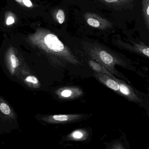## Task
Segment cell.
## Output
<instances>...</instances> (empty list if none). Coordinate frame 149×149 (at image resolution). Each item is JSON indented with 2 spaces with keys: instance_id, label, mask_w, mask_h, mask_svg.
Masks as SVG:
<instances>
[{
  "instance_id": "7",
  "label": "cell",
  "mask_w": 149,
  "mask_h": 149,
  "mask_svg": "<svg viewBox=\"0 0 149 149\" xmlns=\"http://www.w3.org/2000/svg\"><path fill=\"white\" fill-rule=\"evenodd\" d=\"M142 10L144 22L149 32V0L142 1Z\"/></svg>"
},
{
  "instance_id": "14",
  "label": "cell",
  "mask_w": 149,
  "mask_h": 149,
  "mask_svg": "<svg viewBox=\"0 0 149 149\" xmlns=\"http://www.w3.org/2000/svg\"><path fill=\"white\" fill-rule=\"evenodd\" d=\"M72 94V92L70 90H65L61 92V95L63 97L68 98L71 96Z\"/></svg>"
},
{
  "instance_id": "2",
  "label": "cell",
  "mask_w": 149,
  "mask_h": 149,
  "mask_svg": "<svg viewBox=\"0 0 149 149\" xmlns=\"http://www.w3.org/2000/svg\"><path fill=\"white\" fill-rule=\"evenodd\" d=\"M18 129L16 113L8 101L0 96V133L8 134Z\"/></svg>"
},
{
  "instance_id": "13",
  "label": "cell",
  "mask_w": 149,
  "mask_h": 149,
  "mask_svg": "<svg viewBox=\"0 0 149 149\" xmlns=\"http://www.w3.org/2000/svg\"><path fill=\"white\" fill-rule=\"evenodd\" d=\"M87 23L88 24L92 27H99L100 25V23L98 20L93 18H89L87 20Z\"/></svg>"
},
{
  "instance_id": "15",
  "label": "cell",
  "mask_w": 149,
  "mask_h": 149,
  "mask_svg": "<svg viewBox=\"0 0 149 149\" xmlns=\"http://www.w3.org/2000/svg\"><path fill=\"white\" fill-rule=\"evenodd\" d=\"M72 136L74 138H77V139H80L83 136V134L79 131L74 132L72 134Z\"/></svg>"
},
{
  "instance_id": "4",
  "label": "cell",
  "mask_w": 149,
  "mask_h": 149,
  "mask_svg": "<svg viewBox=\"0 0 149 149\" xmlns=\"http://www.w3.org/2000/svg\"><path fill=\"white\" fill-rule=\"evenodd\" d=\"M44 42L48 48L56 52H61L64 49V45L56 35L49 34L45 37Z\"/></svg>"
},
{
  "instance_id": "9",
  "label": "cell",
  "mask_w": 149,
  "mask_h": 149,
  "mask_svg": "<svg viewBox=\"0 0 149 149\" xmlns=\"http://www.w3.org/2000/svg\"><path fill=\"white\" fill-rule=\"evenodd\" d=\"M75 118L74 116L70 115H53L51 117V121L56 122H63L73 120Z\"/></svg>"
},
{
  "instance_id": "6",
  "label": "cell",
  "mask_w": 149,
  "mask_h": 149,
  "mask_svg": "<svg viewBox=\"0 0 149 149\" xmlns=\"http://www.w3.org/2000/svg\"><path fill=\"white\" fill-rule=\"evenodd\" d=\"M126 48L132 52L149 58V47L142 43L133 42L126 44Z\"/></svg>"
},
{
  "instance_id": "1",
  "label": "cell",
  "mask_w": 149,
  "mask_h": 149,
  "mask_svg": "<svg viewBox=\"0 0 149 149\" xmlns=\"http://www.w3.org/2000/svg\"><path fill=\"white\" fill-rule=\"evenodd\" d=\"M26 65L21 53L16 47L10 45L7 48L1 66L6 75L10 80L15 81L20 71Z\"/></svg>"
},
{
  "instance_id": "8",
  "label": "cell",
  "mask_w": 149,
  "mask_h": 149,
  "mask_svg": "<svg viewBox=\"0 0 149 149\" xmlns=\"http://www.w3.org/2000/svg\"><path fill=\"white\" fill-rule=\"evenodd\" d=\"M89 65L92 68L97 72L102 73H105L108 74L111 77H113L114 75L109 71L106 69L105 67H103L99 64H97L96 62L93 61H89Z\"/></svg>"
},
{
  "instance_id": "10",
  "label": "cell",
  "mask_w": 149,
  "mask_h": 149,
  "mask_svg": "<svg viewBox=\"0 0 149 149\" xmlns=\"http://www.w3.org/2000/svg\"><path fill=\"white\" fill-rule=\"evenodd\" d=\"M16 17L15 14L10 11L6 12L5 15V23L7 26H10L16 22Z\"/></svg>"
},
{
  "instance_id": "3",
  "label": "cell",
  "mask_w": 149,
  "mask_h": 149,
  "mask_svg": "<svg viewBox=\"0 0 149 149\" xmlns=\"http://www.w3.org/2000/svg\"><path fill=\"white\" fill-rule=\"evenodd\" d=\"M113 78L119 83L120 85V94L130 101L137 103H142V101L141 99L130 86L120 79L116 78L115 76Z\"/></svg>"
},
{
  "instance_id": "12",
  "label": "cell",
  "mask_w": 149,
  "mask_h": 149,
  "mask_svg": "<svg viewBox=\"0 0 149 149\" xmlns=\"http://www.w3.org/2000/svg\"><path fill=\"white\" fill-rule=\"evenodd\" d=\"M57 19L60 24H63L65 21V15L62 10H59L56 15Z\"/></svg>"
},
{
  "instance_id": "11",
  "label": "cell",
  "mask_w": 149,
  "mask_h": 149,
  "mask_svg": "<svg viewBox=\"0 0 149 149\" xmlns=\"http://www.w3.org/2000/svg\"><path fill=\"white\" fill-rule=\"evenodd\" d=\"M15 1L17 3H19L22 6H24L28 8H31L33 7V3L31 0H15Z\"/></svg>"
},
{
  "instance_id": "5",
  "label": "cell",
  "mask_w": 149,
  "mask_h": 149,
  "mask_svg": "<svg viewBox=\"0 0 149 149\" xmlns=\"http://www.w3.org/2000/svg\"><path fill=\"white\" fill-rule=\"evenodd\" d=\"M95 75L97 78L107 87L120 94V85L119 83L114 79V76L111 77L108 74L100 72L96 73Z\"/></svg>"
}]
</instances>
